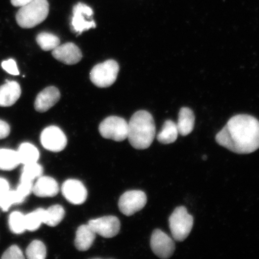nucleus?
I'll return each mask as SVG.
<instances>
[{"label":"nucleus","mask_w":259,"mask_h":259,"mask_svg":"<svg viewBox=\"0 0 259 259\" xmlns=\"http://www.w3.org/2000/svg\"><path fill=\"white\" fill-rule=\"evenodd\" d=\"M215 140L235 153H253L259 148V121L249 115L233 116L216 135Z\"/></svg>","instance_id":"f257e3e1"},{"label":"nucleus","mask_w":259,"mask_h":259,"mask_svg":"<svg viewBox=\"0 0 259 259\" xmlns=\"http://www.w3.org/2000/svg\"><path fill=\"white\" fill-rule=\"evenodd\" d=\"M155 132L153 116L147 111H139L130 120L127 139L134 148L145 150L153 143Z\"/></svg>","instance_id":"f03ea898"},{"label":"nucleus","mask_w":259,"mask_h":259,"mask_svg":"<svg viewBox=\"0 0 259 259\" xmlns=\"http://www.w3.org/2000/svg\"><path fill=\"white\" fill-rule=\"evenodd\" d=\"M49 11L50 5L47 0H32L19 10L16 20L21 28H33L47 19Z\"/></svg>","instance_id":"7ed1b4c3"},{"label":"nucleus","mask_w":259,"mask_h":259,"mask_svg":"<svg viewBox=\"0 0 259 259\" xmlns=\"http://www.w3.org/2000/svg\"><path fill=\"white\" fill-rule=\"evenodd\" d=\"M169 228L175 240L182 242L189 236L193 226V218L184 206L178 207L169 219Z\"/></svg>","instance_id":"20e7f679"},{"label":"nucleus","mask_w":259,"mask_h":259,"mask_svg":"<svg viewBox=\"0 0 259 259\" xmlns=\"http://www.w3.org/2000/svg\"><path fill=\"white\" fill-rule=\"evenodd\" d=\"M119 70L115 60H109L96 65L90 73V79L99 88H107L115 83Z\"/></svg>","instance_id":"39448f33"},{"label":"nucleus","mask_w":259,"mask_h":259,"mask_svg":"<svg viewBox=\"0 0 259 259\" xmlns=\"http://www.w3.org/2000/svg\"><path fill=\"white\" fill-rule=\"evenodd\" d=\"M99 130L103 138L121 142L127 138L128 124L124 118L112 116L100 123Z\"/></svg>","instance_id":"423d86ee"},{"label":"nucleus","mask_w":259,"mask_h":259,"mask_svg":"<svg viewBox=\"0 0 259 259\" xmlns=\"http://www.w3.org/2000/svg\"><path fill=\"white\" fill-rule=\"evenodd\" d=\"M72 28L73 31L78 35L91 28L96 27L93 16V9L82 3H77L73 9Z\"/></svg>","instance_id":"0eeeda50"},{"label":"nucleus","mask_w":259,"mask_h":259,"mask_svg":"<svg viewBox=\"0 0 259 259\" xmlns=\"http://www.w3.org/2000/svg\"><path fill=\"white\" fill-rule=\"evenodd\" d=\"M147 202V195L142 191H127L119 198L118 207L123 214L131 216L143 209Z\"/></svg>","instance_id":"6e6552de"},{"label":"nucleus","mask_w":259,"mask_h":259,"mask_svg":"<svg viewBox=\"0 0 259 259\" xmlns=\"http://www.w3.org/2000/svg\"><path fill=\"white\" fill-rule=\"evenodd\" d=\"M40 141L45 149L56 153L63 151L67 143V139L64 132L54 125L44 130L40 135Z\"/></svg>","instance_id":"1a4fd4ad"},{"label":"nucleus","mask_w":259,"mask_h":259,"mask_svg":"<svg viewBox=\"0 0 259 259\" xmlns=\"http://www.w3.org/2000/svg\"><path fill=\"white\" fill-rule=\"evenodd\" d=\"M150 245L152 251L161 258H170L176 250L173 239L160 229H155L152 234Z\"/></svg>","instance_id":"9d476101"},{"label":"nucleus","mask_w":259,"mask_h":259,"mask_svg":"<svg viewBox=\"0 0 259 259\" xmlns=\"http://www.w3.org/2000/svg\"><path fill=\"white\" fill-rule=\"evenodd\" d=\"M88 225L96 234L105 238H111L117 235L121 228L120 222L115 216H105L91 220Z\"/></svg>","instance_id":"9b49d317"},{"label":"nucleus","mask_w":259,"mask_h":259,"mask_svg":"<svg viewBox=\"0 0 259 259\" xmlns=\"http://www.w3.org/2000/svg\"><path fill=\"white\" fill-rule=\"evenodd\" d=\"M62 194L65 198L73 205H81L87 198V190L81 181L77 180H67L63 183Z\"/></svg>","instance_id":"f8f14e48"},{"label":"nucleus","mask_w":259,"mask_h":259,"mask_svg":"<svg viewBox=\"0 0 259 259\" xmlns=\"http://www.w3.org/2000/svg\"><path fill=\"white\" fill-rule=\"evenodd\" d=\"M52 54L56 60L67 65L78 63L82 58L80 49L73 43L60 45L53 50Z\"/></svg>","instance_id":"ddd939ff"},{"label":"nucleus","mask_w":259,"mask_h":259,"mask_svg":"<svg viewBox=\"0 0 259 259\" xmlns=\"http://www.w3.org/2000/svg\"><path fill=\"white\" fill-rule=\"evenodd\" d=\"M60 91L56 87H49L38 94L34 103L35 109L38 112H45L59 101Z\"/></svg>","instance_id":"4468645a"},{"label":"nucleus","mask_w":259,"mask_h":259,"mask_svg":"<svg viewBox=\"0 0 259 259\" xmlns=\"http://www.w3.org/2000/svg\"><path fill=\"white\" fill-rule=\"evenodd\" d=\"M4 85L0 87V106L9 107L14 105L20 98L21 89L15 81L6 80Z\"/></svg>","instance_id":"2eb2a0df"},{"label":"nucleus","mask_w":259,"mask_h":259,"mask_svg":"<svg viewBox=\"0 0 259 259\" xmlns=\"http://www.w3.org/2000/svg\"><path fill=\"white\" fill-rule=\"evenodd\" d=\"M32 192L37 197H54L59 192V187L53 178L41 176L32 187Z\"/></svg>","instance_id":"dca6fc26"},{"label":"nucleus","mask_w":259,"mask_h":259,"mask_svg":"<svg viewBox=\"0 0 259 259\" xmlns=\"http://www.w3.org/2000/svg\"><path fill=\"white\" fill-rule=\"evenodd\" d=\"M96 235V233L89 225L79 226L74 240L76 248L80 251L88 250L95 241Z\"/></svg>","instance_id":"f3484780"},{"label":"nucleus","mask_w":259,"mask_h":259,"mask_svg":"<svg viewBox=\"0 0 259 259\" xmlns=\"http://www.w3.org/2000/svg\"><path fill=\"white\" fill-rule=\"evenodd\" d=\"M195 124V116L192 109L189 108L181 109L177 123L179 135L186 137L193 131Z\"/></svg>","instance_id":"a211bd4d"},{"label":"nucleus","mask_w":259,"mask_h":259,"mask_svg":"<svg viewBox=\"0 0 259 259\" xmlns=\"http://www.w3.org/2000/svg\"><path fill=\"white\" fill-rule=\"evenodd\" d=\"M179 132L177 123L171 120H167L164 122L161 131L157 135V138L161 144H170L176 141Z\"/></svg>","instance_id":"6ab92c4d"},{"label":"nucleus","mask_w":259,"mask_h":259,"mask_svg":"<svg viewBox=\"0 0 259 259\" xmlns=\"http://www.w3.org/2000/svg\"><path fill=\"white\" fill-rule=\"evenodd\" d=\"M18 153L21 163L24 165L37 163L40 157L39 151L37 148L27 142L20 145Z\"/></svg>","instance_id":"aec40b11"},{"label":"nucleus","mask_w":259,"mask_h":259,"mask_svg":"<svg viewBox=\"0 0 259 259\" xmlns=\"http://www.w3.org/2000/svg\"><path fill=\"white\" fill-rule=\"evenodd\" d=\"M21 164L18 151L8 149L0 150V170H12Z\"/></svg>","instance_id":"412c9836"},{"label":"nucleus","mask_w":259,"mask_h":259,"mask_svg":"<svg viewBox=\"0 0 259 259\" xmlns=\"http://www.w3.org/2000/svg\"><path fill=\"white\" fill-rule=\"evenodd\" d=\"M65 216V210L62 206L55 205L45 209L44 223L51 227L59 225Z\"/></svg>","instance_id":"4be33fe9"},{"label":"nucleus","mask_w":259,"mask_h":259,"mask_svg":"<svg viewBox=\"0 0 259 259\" xmlns=\"http://www.w3.org/2000/svg\"><path fill=\"white\" fill-rule=\"evenodd\" d=\"M36 41L41 50L45 51L54 50L60 44L59 38L56 35L47 32H42L38 34Z\"/></svg>","instance_id":"5701e85b"},{"label":"nucleus","mask_w":259,"mask_h":259,"mask_svg":"<svg viewBox=\"0 0 259 259\" xmlns=\"http://www.w3.org/2000/svg\"><path fill=\"white\" fill-rule=\"evenodd\" d=\"M45 209L38 208L25 215V225L26 230L35 231L40 228L44 223V213Z\"/></svg>","instance_id":"b1692460"},{"label":"nucleus","mask_w":259,"mask_h":259,"mask_svg":"<svg viewBox=\"0 0 259 259\" xmlns=\"http://www.w3.org/2000/svg\"><path fill=\"white\" fill-rule=\"evenodd\" d=\"M43 167L39 164L34 163L25 164L22 169L21 182L32 183L35 178H39L43 174Z\"/></svg>","instance_id":"393cba45"},{"label":"nucleus","mask_w":259,"mask_h":259,"mask_svg":"<svg viewBox=\"0 0 259 259\" xmlns=\"http://www.w3.org/2000/svg\"><path fill=\"white\" fill-rule=\"evenodd\" d=\"M24 200L17 191L9 190L0 196V208L4 211H7L12 205L23 202Z\"/></svg>","instance_id":"a878e982"},{"label":"nucleus","mask_w":259,"mask_h":259,"mask_svg":"<svg viewBox=\"0 0 259 259\" xmlns=\"http://www.w3.org/2000/svg\"><path fill=\"white\" fill-rule=\"evenodd\" d=\"M26 255L29 259H44L47 256V248L41 241H33L26 250Z\"/></svg>","instance_id":"bb28decb"},{"label":"nucleus","mask_w":259,"mask_h":259,"mask_svg":"<svg viewBox=\"0 0 259 259\" xmlns=\"http://www.w3.org/2000/svg\"><path fill=\"white\" fill-rule=\"evenodd\" d=\"M9 228L16 234H21L25 231V215L20 212H14L9 216Z\"/></svg>","instance_id":"cd10ccee"},{"label":"nucleus","mask_w":259,"mask_h":259,"mask_svg":"<svg viewBox=\"0 0 259 259\" xmlns=\"http://www.w3.org/2000/svg\"><path fill=\"white\" fill-rule=\"evenodd\" d=\"M2 258L4 259H23L24 255L17 245H12L3 253Z\"/></svg>","instance_id":"c85d7f7f"},{"label":"nucleus","mask_w":259,"mask_h":259,"mask_svg":"<svg viewBox=\"0 0 259 259\" xmlns=\"http://www.w3.org/2000/svg\"><path fill=\"white\" fill-rule=\"evenodd\" d=\"M2 66L3 69L12 75L17 76L19 74L17 64L14 60L9 59L3 61Z\"/></svg>","instance_id":"c756f323"},{"label":"nucleus","mask_w":259,"mask_h":259,"mask_svg":"<svg viewBox=\"0 0 259 259\" xmlns=\"http://www.w3.org/2000/svg\"><path fill=\"white\" fill-rule=\"evenodd\" d=\"M11 133V127L6 121L0 119V139H5Z\"/></svg>","instance_id":"7c9ffc66"},{"label":"nucleus","mask_w":259,"mask_h":259,"mask_svg":"<svg viewBox=\"0 0 259 259\" xmlns=\"http://www.w3.org/2000/svg\"><path fill=\"white\" fill-rule=\"evenodd\" d=\"M9 190V185L7 181L0 178V196Z\"/></svg>","instance_id":"2f4dec72"},{"label":"nucleus","mask_w":259,"mask_h":259,"mask_svg":"<svg viewBox=\"0 0 259 259\" xmlns=\"http://www.w3.org/2000/svg\"><path fill=\"white\" fill-rule=\"evenodd\" d=\"M32 0H11L12 5L15 7H23L28 3L31 2Z\"/></svg>","instance_id":"473e14b6"}]
</instances>
